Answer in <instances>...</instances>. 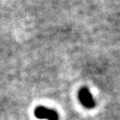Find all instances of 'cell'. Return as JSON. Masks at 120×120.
<instances>
[{
    "mask_svg": "<svg viewBox=\"0 0 120 120\" xmlns=\"http://www.w3.org/2000/svg\"><path fill=\"white\" fill-rule=\"evenodd\" d=\"M34 115L38 119L47 120H58L59 116L57 111L49 109L44 106H38L34 110Z\"/></svg>",
    "mask_w": 120,
    "mask_h": 120,
    "instance_id": "1",
    "label": "cell"
},
{
    "mask_svg": "<svg viewBox=\"0 0 120 120\" xmlns=\"http://www.w3.org/2000/svg\"><path fill=\"white\" fill-rule=\"evenodd\" d=\"M79 99L80 103H82V106L88 109H94L95 107V101H94V98L92 94L90 93L89 89L88 88H82L79 91Z\"/></svg>",
    "mask_w": 120,
    "mask_h": 120,
    "instance_id": "2",
    "label": "cell"
}]
</instances>
